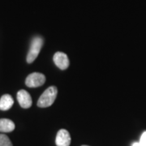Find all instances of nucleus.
Instances as JSON below:
<instances>
[{
	"label": "nucleus",
	"mask_w": 146,
	"mask_h": 146,
	"mask_svg": "<svg viewBox=\"0 0 146 146\" xmlns=\"http://www.w3.org/2000/svg\"><path fill=\"white\" fill-rule=\"evenodd\" d=\"M131 146H142V145H141L139 142H134V143L132 144V145Z\"/></svg>",
	"instance_id": "obj_11"
},
{
	"label": "nucleus",
	"mask_w": 146,
	"mask_h": 146,
	"mask_svg": "<svg viewBox=\"0 0 146 146\" xmlns=\"http://www.w3.org/2000/svg\"><path fill=\"white\" fill-rule=\"evenodd\" d=\"M55 143L57 146H69L71 144V136L68 131L61 129L58 131Z\"/></svg>",
	"instance_id": "obj_6"
},
{
	"label": "nucleus",
	"mask_w": 146,
	"mask_h": 146,
	"mask_svg": "<svg viewBox=\"0 0 146 146\" xmlns=\"http://www.w3.org/2000/svg\"><path fill=\"white\" fill-rule=\"evenodd\" d=\"M14 104V100L10 94H4L0 98V110H8Z\"/></svg>",
	"instance_id": "obj_7"
},
{
	"label": "nucleus",
	"mask_w": 146,
	"mask_h": 146,
	"mask_svg": "<svg viewBox=\"0 0 146 146\" xmlns=\"http://www.w3.org/2000/svg\"><path fill=\"white\" fill-rule=\"evenodd\" d=\"M0 146H13L9 137L5 134H0Z\"/></svg>",
	"instance_id": "obj_9"
},
{
	"label": "nucleus",
	"mask_w": 146,
	"mask_h": 146,
	"mask_svg": "<svg viewBox=\"0 0 146 146\" xmlns=\"http://www.w3.org/2000/svg\"><path fill=\"white\" fill-rule=\"evenodd\" d=\"M54 62L58 68L61 70H65L69 66V59L68 55L63 52H57L54 54Z\"/></svg>",
	"instance_id": "obj_5"
},
{
	"label": "nucleus",
	"mask_w": 146,
	"mask_h": 146,
	"mask_svg": "<svg viewBox=\"0 0 146 146\" xmlns=\"http://www.w3.org/2000/svg\"><path fill=\"white\" fill-rule=\"evenodd\" d=\"M82 146H88V145H82Z\"/></svg>",
	"instance_id": "obj_12"
},
{
	"label": "nucleus",
	"mask_w": 146,
	"mask_h": 146,
	"mask_svg": "<svg viewBox=\"0 0 146 146\" xmlns=\"http://www.w3.org/2000/svg\"><path fill=\"white\" fill-rule=\"evenodd\" d=\"M58 94V89L55 86H50L44 91L37 101V106L46 108L49 107L54 102Z\"/></svg>",
	"instance_id": "obj_1"
},
{
	"label": "nucleus",
	"mask_w": 146,
	"mask_h": 146,
	"mask_svg": "<svg viewBox=\"0 0 146 146\" xmlns=\"http://www.w3.org/2000/svg\"><path fill=\"white\" fill-rule=\"evenodd\" d=\"M43 46V39L41 36H35L31 42V46L29 51L27 55V62L29 63H32L34 62L39 53L42 50V47Z\"/></svg>",
	"instance_id": "obj_2"
},
{
	"label": "nucleus",
	"mask_w": 146,
	"mask_h": 146,
	"mask_svg": "<svg viewBox=\"0 0 146 146\" xmlns=\"http://www.w3.org/2000/svg\"><path fill=\"white\" fill-rule=\"evenodd\" d=\"M16 125L13 121L8 119H0V132H11L15 130Z\"/></svg>",
	"instance_id": "obj_8"
},
{
	"label": "nucleus",
	"mask_w": 146,
	"mask_h": 146,
	"mask_svg": "<svg viewBox=\"0 0 146 146\" xmlns=\"http://www.w3.org/2000/svg\"><path fill=\"white\" fill-rule=\"evenodd\" d=\"M46 82V76L39 72L29 74L25 80V84L29 88H36L42 86Z\"/></svg>",
	"instance_id": "obj_3"
},
{
	"label": "nucleus",
	"mask_w": 146,
	"mask_h": 146,
	"mask_svg": "<svg viewBox=\"0 0 146 146\" xmlns=\"http://www.w3.org/2000/svg\"><path fill=\"white\" fill-rule=\"evenodd\" d=\"M17 101L20 106L24 109H29L33 104L30 94L24 89H21L17 93Z\"/></svg>",
	"instance_id": "obj_4"
},
{
	"label": "nucleus",
	"mask_w": 146,
	"mask_h": 146,
	"mask_svg": "<svg viewBox=\"0 0 146 146\" xmlns=\"http://www.w3.org/2000/svg\"><path fill=\"white\" fill-rule=\"evenodd\" d=\"M139 143H140L142 146H146V131H144L143 134L141 135Z\"/></svg>",
	"instance_id": "obj_10"
}]
</instances>
